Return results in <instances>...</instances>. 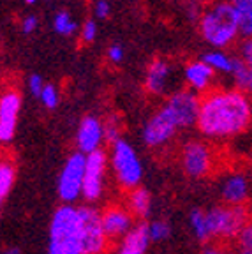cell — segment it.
<instances>
[{"label":"cell","mask_w":252,"mask_h":254,"mask_svg":"<svg viewBox=\"0 0 252 254\" xmlns=\"http://www.w3.org/2000/svg\"><path fill=\"white\" fill-rule=\"evenodd\" d=\"M233 83L238 90L252 95V39H242L237 46L235 69H233Z\"/></svg>","instance_id":"15"},{"label":"cell","mask_w":252,"mask_h":254,"mask_svg":"<svg viewBox=\"0 0 252 254\" xmlns=\"http://www.w3.org/2000/svg\"><path fill=\"white\" fill-rule=\"evenodd\" d=\"M238 23H240V37L242 39H252V7L237 9Z\"/></svg>","instance_id":"27"},{"label":"cell","mask_w":252,"mask_h":254,"mask_svg":"<svg viewBox=\"0 0 252 254\" xmlns=\"http://www.w3.org/2000/svg\"><path fill=\"white\" fill-rule=\"evenodd\" d=\"M197 30L212 50H228L240 37L238 11L229 0H212L203 7Z\"/></svg>","instance_id":"2"},{"label":"cell","mask_w":252,"mask_h":254,"mask_svg":"<svg viewBox=\"0 0 252 254\" xmlns=\"http://www.w3.org/2000/svg\"><path fill=\"white\" fill-rule=\"evenodd\" d=\"M177 69L175 65L166 59H154L148 64L145 71V90L146 94L155 95V97H170L177 88Z\"/></svg>","instance_id":"11"},{"label":"cell","mask_w":252,"mask_h":254,"mask_svg":"<svg viewBox=\"0 0 252 254\" xmlns=\"http://www.w3.org/2000/svg\"><path fill=\"white\" fill-rule=\"evenodd\" d=\"M94 14L97 20H106L108 16L111 14V5L108 0H97L94 5Z\"/></svg>","instance_id":"34"},{"label":"cell","mask_w":252,"mask_h":254,"mask_svg":"<svg viewBox=\"0 0 252 254\" xmlns=\"http://www.w3.org/2000/svg\"><path fill=\"white\" fill-rule=\"evenodd\" d=\"M111 166L120 187L132 190L139 187L143 179V166L138 154L127 139H119L111 145Z\"/></svg>","instance_id":"5"},{"label":"cell","mask_w":252,"mask_h":254,"mask_svg":"<svg viewBox=\"0 0 252 254\" xmlns=\"http://www.w3.org/2000/svg\"><path fill=\"white\" fill-rule=\"evenodd\" d=\"M108 168V155L101 150L87 155V168H85V182H83V198L87 201H95L101 198L104 189V177Z\"/></svg>","instance_id":"12"},{"label":"cell","mask_w":252,"mask_h":254,"mask_svg":"<svg viewBox=\"0 0 252 254\" xmlns=\"http://www.w3.org/2000/svg\"><path fill=\"white\" fill-rule=\"evenodd\" d=\"M81 215V240L85 254H103L106 253L110 238L104 231L103 215L92 206H79Z\"/></svg>","instance_id":"10"},{"label":"cell","mask_w":252,"mask_h":254,"mask_svg":"<svg viewBox=\"0 0 252 254\" xmlns=\"http://www.w3.org/2000/svg\"><path fill=\"white\" fill-rule=\"evenodd\" d=\"M213 78H215V71L201 59L190 60L184 65V81L187 88H190L196 94L205 95L206 92L212 90Z\"/></svg>","instance_id":"17"},{"label":"cell","mask_w":252,"mask_h":254,"mask_svg":"<svg viewBox=\"0 0 252 254\" xmlns=\"http://www.w3.org/2000/svg\"><path fill=\"white\" fill-rule=\"evenodd\" d=\"M103 254H106V253H103Z\"/></svg>","instance_id":"40"},{"label":"cell","mask_w":252,"mask_h":254,"mask_svg":"<svg viewBox=\"0 0 252 254\" xmlns=\"http://www.w3.org/2000/svg\"><path fill=\"white\" fill-rule=\"evenodd\" d=\"M178 131L180 129H178L175 119L162 104L146 120L145 127H143V141L152 150H159V148L168 147L175 139V136L178 134Z\"/></svg>","instance_id":"9"},{"label":"cell","mask_w":252,"mask_h":254,"mask_svg":"<svg viewBox=\"0 0 252 254\" xmlns=\"http://www.w3.org/2000/svg\"><path fill=\"white\" fill-rule=\"evenodd\" d=\"M103 141H106L104 122H101L97 117H92V115L83 117L78 126V132H76L78 152H81L85 155L94 154V152L101 150Z\"/></svg>","instance_id":"14"},{"label":"cell","mask_w":252,"mask_h":254,"mask_svg":"<svg viewBox=\"0 0 252 254\" xmlns=\"http://www.w3.org/2000/svg\"><path fill=\"white\" fill-rule=\"evenodd\" d=\"M52 27L59 36H63V37L74 36L76 30H78V23H76V20L71 16V12L63 11V9L53 16Z\"/></svg>","instance_id":"23"},{"label":"cell","mask_w":252,"mask_h":254,"mask_svg":"<svg viewBox=\"0 0 252 254\" xmlns=\"http://www.w3.org/2000/svg\"><path fill=\"white\" fill-rule=\"evenodd\" d=\"M36 2H37V0H25V4H27V5H32V4H36Z\"/></svg>","instance_id":"38"},{"label":"cell","mask_w":252,"mask_h":254,"mask_svg":"<svg viewBox=\"0 0 252 254\" xmlns=\"http://www.w3.org/2000/svg\"><path fill=\"white\" fill-rule=\"evenodd\" d=\"M104 136L110 145L122 139V120L119 115H110L104 120Z\"/></svg>","instance_id":"25"},{"label":"cell","mask_w":252,"mask_h":254,"mask_svg":"<svg viewBox=\"0 0 252 254\" xmlns=\"http://www.w3.org/2000/svg\"><path fill=\"white\" fill-rule=\"evenodd\" d=\"M182 168L190 179H205L215 168V150L201 139H189L180 152Z\"/></svg>","instance_id":"6"},{"label":"cell","mask_w":252,"mask_h":254,"mask_svg":"<svg viewBox=\"0 0 252 254\" xmlns=\"http://www.w3.org/2000/svg\"><path fill=\"white\" fill-rule=\"evenodd\" d=\"M21 94L16 88H5L0 97V141L9 143L16 134L20 119Z\"/></svg>","instance_id":"13"},{"label":"cell","mask_w":252,"mask_h":254,"mask_svg":"<svg viewBox=\"0 0 252 254\" xmlns=\"http://www.w3.org/2000/svg\"><path fill=\"white\" fill-rule=\"evenodd\" d=\"M251 192V182L249 177L242 171H233L224 177L221 186V196L226 205H245Z\"/></svg>","instance_id":"18"},{"label":"cell","mask_w":252,"mask_h":254,"mask_svg":"<svg viewBox=\"0 0 252 254\" xmlns=\"http://www.w3.org/2000/svg\"><path fill=\"white\" fill-rule=\"evenodd\" d=\"M16 180V166L11 159L4 157L0 163V199L5 201V198L11 192Z\"/></svg>","instance_id":"22"},{"label":"cell","mask_w":252,"mask_h":254,"mask_svg":"<svg viewBox=\"0 0 252 254\" xmlns=\"http://www.w3.org/2000/svg\"><path fill=\"white\" fill-rule=\"evenodd\" d=\"M106 59H108V62L113 64V65H119V64L124 60L122 46H119V44H111V46L106 50Z\"/></svg>","instance_id":"32"},{"label":"cell","mask_w":252,"mask_h":254,"mask_svg":"<svg viewBox=\"0 0 252 254\" xmlns=\"http://www.w3.org/2000/svg\"><path fill=\"white\" fill-rule=\"evenodd\" d=\"M148 233L152 242H162V240L170 237L171 228L166 221H154L148 224Z\"/></svg>","instance_id":"26"},{"label":"cell","mask_w":252,"mask_h":254,"mask_svg":"<svg viewBox=\"0 0 252 254\" xmlns=\"http://www.w3.org/2000/svg\"><path fill=\"white\" fill-rule=\"evenodd\" d=\"M164 108L171 113L180 131H187L197 127L199 119L201 97L199 94L192 92L190 88H180L164 101Z\"/></svg>","instance_id":"7"},{"label":"cell","mask_w":252,"mask_h":254,"mask_svg":"<svg viewBox=\"0 0 252 254\" xmlns=\"http://www.w3.org/2000/svg\"><path fill=\"white\" fill-rule=\"evenodd\" d=\"M205 254H228V253H226L221 246H210L208 244V246L205 247Z\"/></svg>","instance_id":"36"},{"label":"cell","mask_w":252,"mask_h":254,"mask_svg":"<svg viewBox=\"0 0 252 254\" xmlns=\"http://www.w3.org/2000/svg\"><path fill=\"white\" fill-rule=\"evenodd\" d=\"M237 247H238V254H252V221L238 235Z\"/></svg>","instance_id":"29"},{"label":"cell","mask_w":252,"mask_h":254,"mask_svg":"<svg viewBox=\"0 0 252 254\" xmlns=\"http://www.w3.org/2000/svg\"><path fill=\"white\" fill-rule=\"evenodd\" d=\"M39 99L44 108H48V110H55V108L59 106V101H60L59 88H57L53 83H46V87H44Z\"/></svg>","instance_id":"28"},{"label":"cell","mask_w":252,"mask_h":254,"mask_svg":"<svg viewBox=\"0 0 252 254\" xmlns=\"http://www.w3.org/2000/svg\"><path fill=\"white\" fill-rule=\"evenodd\" d=\"M150 194L148 190L143 187H136V189L129 190V198H127V208L134 217L145 219L150 214Z\"/></svg>","instance_id":"21"},{"label":"cell","mask_w":252,"mask_h":254,"mask_svg":"<svg viewBox=\"0 0 252 254\" xmlns=\"http://www.w3.org/2000/svg\"><path fill=\"white\" fill-rule=\"evenodd\" d=\"M189 221H190V228H192L197 240H201V242H208L210 231H208V224H206V212L201 210V208H196V210L190 212Z\"/></svg>","instance_id":"24"},{"label":"cell","mask_w":252,"mask_h":254,"mask_svg":"<svg viewBox=\"0 0 252 254\" xmlns=\"http://www.w3.org/2000/svg\"><path fill=\"white\" fill-rule=\"evenodd\" d=\"M101 215H103L104 231L110 242L124 238L134 228V215L130 214L129 208L122 205H110L108 208H104Z\"/></svg>","instance_id":"16"},{"label":"cell","mask_w":252,"mask_h":254,"mask_svg":"<svg viewBox=\"0 0 252 254\" xmlns=\"http://www.w3.org/2000/svg\"><path fill=\"white\" fill-rule=\"evenodd\" d=\"M201 60L205 64H208L210 67L215 72H221V74H233V69H235V57L229 55L226 50H210L201 55Z\"/></svg>","instance_id":"20"},{"label":"cell","mask_w":252,"mask_h":254,"mask_svg":"<svg viewBox=\"0 0 252 254\" xmlns=\"http://www.w3.org/2000/svg\"><path fill=\"white\" fill-rule=\"evenodd\" d=\"M189 4H197V2H201V0H187Z\"/></svg>","instance_id":"39"},{"label":"cell","mask_w":252,"mask_h":254,"mask_svg":"<svg viewBox=\"0 0 252 254\" xmlns=\"http://www.w3.org/2000/svg\"><path fill=\"white\" fill-rule=\"evenodd\" d=\"M48 254H85L79 208L72 205H62L57 208L50 224Z\"/></svg>","instance_id":"3"},{"label":"cell","mask_w":252,"mask_h":254,"mask_svg":"<svg viewBox=\"0 0 252 254\" xmlns=\"http://www.w3.org/2000/svg\"><path fill=\"white\" fill-rule=\"evenodd\" d=\"M252 124V101L245 92L233 88H212L201 97L197 131L212 141L240 136Z\"/></svg>","instance_id":"1"},{"label":"cell","mask_w":252,"mask_h":254,"mask_svg":"<svg viewBox=\"0 0 252 254\" xmlns=\"http://www.w3.org/2000/svg\"><path fill=\"white\" fill-rule=\"evenodd\" d=\"M97 23H95V20H87L85 23H83L81 27V32H79V39L83 41L85 44H90L95 41V37H97Z\"/></svg>","instance_id":"30"},{"label":"cell","mask_w":252,"mask_h":254,"mask_svg":"<svg viewBox=\"0 0 252 254\" xmlns=\"http://www.w3.org/2000/svg\"><path fill=\"white\" fill-rule=\"evenodd\" d=\"M85 168H87V155L74 152L67 157L59 177V194L65 205L83 196V182H85Z\"/></svg>","instance_id":"8"},{"label":"cell","mask_w":252,"mask_h":254,"mask_svg":"<svg viewBox=\"0 0 252 254\" xmlns=\"http://www.w3.org/2000/svg\"><path fill=\"white\" fill-rule=\"evenodd\" d=\"M37 27H39V18L36 14H27L25 18H21L20 28L23 34H32Z\"/></svg>","instance_id":"33"},{"label":"cell","mask_w":252,"mask_h":254,"mask_svg":"<svg viewBox=\"0 0 252 254\" xmlns=\"http://www.w3.org/2000/svg\"><path fill=\"white\" fill-rule=\"evenodd\" d=\"M44 87H46V83H44L43 76L32 74L30 78H28V90H30L32 95H36V97H41V94H43Z\"/></svg>","instance_id":"31"},{"label":"cell","mask_w":252,"mask_h":254,"mask_svg":"<svg viewBox=\"0 0 252 254\" xmlns=\"http://www.w3.org/2000/svg\"><path fill=\"white\" fill-rule=\"evenodd\" d=\"M237 9H247L252 7V0H229Z\"/></svg>","instance_id":"35"},{"label":"cell","mask_w":252,"mask_h":254,"mask_svg":"<svg viewBox=\"0 0 252 254\" xmlns=\"http://www.w3.org/2000/svg\"><path fill=\"white\" fill-rule=\"evenodd\" d=\"M251 212L245 205H219L206 212V224H208L210 240H231L238 238L245 226L251 222Z\"/></svg>","instance_id":"4"},{"label":"cell","mask_w":252,"mask_h":254,"mask_svg":"<svg viewBox=\"0 0 252 254\" xmlns=\"http://www.w3.org/2000/svg\"><path fill=\"white\" fill-rule=\"evenodd\" d=\"M4 254H21L20 249H16V247H7V249L4 251Z\"/></svg>","instance_id":"37"},{"label":"cell","mask_w":252,"mask_h":254,"mask_svg":"<svg viewBox=\"0 0 252 254\" xmlns=\"http://www.w3.org/2000/svg\"><path fill=\"white\" fill-rule=\"evenodd\" d=\"M150 242L152 240H150L148 224L139 222L122 238V242H120L115 254H145Z\"/></svg>","instance_id":"19"}]
</instances>
